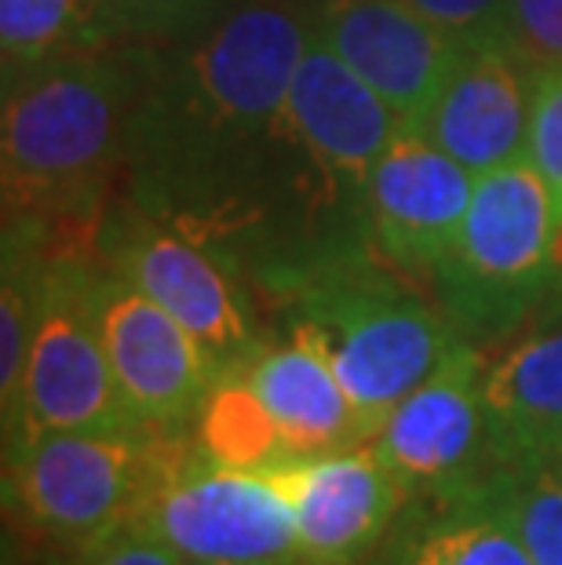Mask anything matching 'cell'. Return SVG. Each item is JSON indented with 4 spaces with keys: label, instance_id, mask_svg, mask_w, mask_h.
Listing matches in <instances>:
<instances>
[{
    "label": "cell",
    "instance_id": "20",
    "mask_svg": "<svg viewBox=\"0 0 562 565\" xmlns=\"http://www.w3.org/2000/svg\"><path fill=\"white\" fill-rule=\"evenodd\" d=\"M194 441L212 463L248 475H263L296 456L245 372H223L212 383L194 419Z\"/></svg>",
    "mask_w": 562,
    "mask_h": 565
},
{
    "label": "cell",
    "instance_id": "6",
    "mask_svg": "<svg viewBox=\"0 0 562 565\" xmlns=\"http://www.w3.org/2000/svg\"><path fill=\"white\" fill-rule=\"evenodd\" d=\"M95 267L99 259L85 252H44L19 419L4 438V456L63 430H142L95 321Z\"/></svg>",
    "mask_w": 562,
    "mask_h": 565
},
{
    "label": "cell",
    "instance_id": "11",
    "mask_svg": "<svg viewBox=\"0 0 562 565\" xmlns=\"http://www.w3.org/2000/svg\"><path fill=\"white\" fill-rule=\"evenodd\" d=\"M307 26L399 114L402 128L424 125L464 58V47L405 0H315Z\"/></svg>",
    "mask_w": 562,
    "mask_h": 565
},
{
    "label": "cell",
    "instance_id": "26",
    "mask_svg": "<svg viewBox=\"0 0 562 565\" xmlns=\"http://www.w3.org/2000/svg\"><path fill=\"white\" fill-rule=\"evenodd\" d=\"M526 55L533 63H562V0H511Z\"/></svg>",
    "mask_w": 562,
    "mask_h": 565
},
{
    "label": "cell",
    "instance_id": "25",
    "mask_svg": "<svg viewBox=\"0 0 562 565\" xmlns=\"http://www.w3.org/2000/svg\"><path fill=\"white\" fill-rule=\"evenodd\" d=\"M74 565H190L187 558H179L172 547H165L161 540H153L147 533H139L136 525L121 529L110 540H103L99 547L74 555Z\"/></svg>",
    "mask_w": 562,
    "mask_h": 565
},
{
    "label": "cell",
    "instance_id": "4",
    "mask_svg": "<svg viewBox=\"0 0 562 565\" xmlns=\"http://www.w3.org/2000/svg\"><path fill=\"white\" fill-rule=\"evenodd\" d=\"M432 288L446 321L478 351L511 340L562 299L555 194L526 153L475 175L460 234L435 267Z\"/></svg>",
    "mask_w": 562,
    "mask_h": 565
},
{
    "label": "cell",
    "instance_id": "14",
    "mask_svg": "<svg viewBox=\"0 0 562 565\" xmlns=\"http://www.w3.org/2000/svg\"><path fill=\"white\" fill-rule=\"evenodd\" d=\"M289 128L326 194L362 204L369 175L402 121L332 47L307 38L289 84Z\"/></svg>",
    "mask_w": 562,
    "mask_h": 565
},
{
    "label": "cell",
    "instance_id": "10",
    "mask_svg": "<svg viewBox=\"0 0 562 565\" xmlns=\"http://www.w3.org/2000/svg\"><path fill=\"white\" fill-rule=\"evenodd\" d=\"M483 372V351L460 340L421 387L394 405L377 435V456L410 497L468 489L494 471Z\"/></svg>",
    "mask_w": 562,
    "mask_h": 565
},
{
    "label": "cell",
    "instance_id": "22",
    "mask_svg": "<svg viewBox=\"0 0 562 565\" xmlns=\"http://www.w3.org/2000/svg\"><path fill=\"white\" fill-rule=\"evenodd\" d=\"M405 4L421 11L464 52H505L530 58L511 0H405Z\"/></svg>",
    "mask_w": 562,
    "mask_h": 565
},
{
    "label": "cell",
    "instance_id": "27",
    "mask_svg": "<svg viewBox=\"0 0 562 565\" xmlns=\"http://www.w3.org/2000/svg\"><path fill=\"white\" fill-rule=\"evenodd\" d=\"M4 565H74V555H63V551H47L22 540L15 529L4 533Z\"/></svg>",
    "mask_w": 562,
    "mask_h": 565
},
{
    "label": "cell",
    "instance_id": "16",
    "mask_svg": "<svg viewBox=\"0 0 562 565\" xmlns=\"http://www.w3.org/2000/svg\"><path fill=\"white\" fill-rule=\"evenodd\" d=\"M530 58L505 52H464L421 131L468 172L486 175L526 153L530 128Z\"/></svg>",
    "mask_w": 562,
    "mask_h": 565
},
{
    "label": "cell",
    "instance_id": "1",
    "mask_svg": "<svg viewBox=\"0 0 562 565\" xmlns=\"http://www.w3.org/2000/svg\"><path fill=\"white\" fill-rule=\"evenodd\" d=\"M310 38L289 0H237L153 47L128 158V201L223 252L256 259L285 186L343 209L289 128V84Z\"/></svg>",
    "mask_w": 562,
    "mask_h": 565
},
{
    "label": "cell",
    "instance_id": "18",
    "mask_svg": "<svg viewBox=\"0 0 562 565\" xmlns=\"http://www.w3.org/2000/svg\"><path fill=\"white\" fill-rule=\"evenodd\" d=\"M365 565H533L483 486L410 497Z\"/></svg>",
    "mask_w": 562,
    "mask_h": 565
},
{
    "label": "cell",
    "instance_id": "2",
    "mask_svg": "<svg viewBox=\"0 0 562 565\" xmlns=\"http://www.w3.org/2000/svg\"><path fill=\"white\" fill-rule=\"evenodd\" d=\"M153 47L121 44L55 58L4 84V220H30L47 252L95 256L106 194L128 172Z\"/></svg>",
    "mask_w": 562,
    "mask_h": 565
},
{
    "label": "cell",
    "instance_id": "13",
    "mask_svg": "<svg viewBox=\"0 0 562 565\" xmlns=\"http://www.w3.org/2000/svg\"><path fill=\"white\" fill-rule=\"evenodd\" d=\"M475 172L421 131L399 128L365 183L362 215L373 248L405 278L432 281L460 234Z\"/></svg>",
    "mask_w": 562,
    "mask_h": 565
},
{
    "label": "cell",
    "instance_id": "15",
    "mask_svg": "<svg viewBox=\"0 0 562 565\" xmlns=\"http://www.w3.org/2000/svg\"><path fill=\"white\" fill-rule=\"evenodd\" d=\"M494 471L562 452V299L511 335L483 372Z\"/></svg>",
    "mask_w": 562,
    "mask_h": 565
},
{
    "label": "cell",
    "instance_id": "7",
    "mask_svg": "<svg viewBox=\"0 0 562 565\" xmlns=\"http://www.w3.org/2000/svg\"><path fill=\"white\" fill-rule=\"evenodd\" d=\"M95 259L169 310L205 347L220 376L245 372L271 343L256 318L253 288L242 281V267L139 204L125 201L121 209L106 212L95 237Z\"/></svg>",
    "mask_w": 562,
    "mask_h": 565
},
{
    "label": "cell",
    "instance_id": "21",
    "mask_svg": "<svg viewBox=\"0 0 562 565\" xmlns=\"http://www.w3.org/2000/svg\"><path fill=\"white\" fill-rule=\"evenodd\" d=\"M478 486L516 529L533 565H562V475L552 460L505 463Z\"/></svg>",
    "mask_w": 562,
    "mask_h": 565
},
{
    "label": "cell",
    "instance_id": "12",
    "mask_svg": "<svg viewBox=\"0 0 562 565\" xmlns=\"http://www.w3.org/2000/svg\"><path fill=\"white\" fill-rule=\"evenodd\" d=\"M263 478L293 503L304 565H365L410 500L373 441L343 452L293 456Z\"/></svg>",
    "mask_w": 562,
    "mask_h": 565
},
{
    "label": "cell",
    "instance_id": "8",
    "mask_svg": "<svg viewBox=\"0 0 562 565\" xmlns=\"http://www.w3.org/2000/svg\"><path fill=\"white\" fill-rule=\"evenodd\" d=\"M190 565H304L293 503L263 475L190 449L131 519Z\"/></svg>",
    "mask_w": 562,
    "mask_h": 565
},
{
    "label": "cell",
    "instance_id": "17",
    "mask_svg": "<svg viewBox=\"0 0 562 565\" xmlns=\"http://www.w3.org/2000/svg\"><path fill=\"white\" fill-rule=\"evenodd\" d=\"M263 405L278 419L285 441L296 456L343 452L373 441V430L343 391L326 354L304 335L285 329L245 369Z\"/></svg>",
    "mask_w": 562,
    "mask_h": 565
},
{
    "label": "cell",
    "instance_id": "24",
    "mask_svg": "<svg viewBox=\"0 0 562 565\" xmlns=\"http://www.w3.org/2000/svg\"><path fill=\"white\" fill-rule=\"evenodd\" d=\"M131 33L142 44H172L212 19L216 0H121Z\"/></svg>",
    "mask_w": 562,
    "mask_h": 565
},
{
    "label": "cell",
    "instance_id": "23",
    "mask_svg": "<svg viewBox=\"0 0 562 565\" xmlns=\"http://www.w3.org/2000/svg\"><path fill=\"white\" fill-rule=\"evenodd\" d=\"M526 158L555 194V226L562 223V63H537L530 77V128Z\"/></svg>",
    "mask_w": 562,
    "mask_h": 565
},
{
    "label": "cell",
    "instance_id": "3",
    "mask_svg": "<svg viewBox=\"0 0 562 565\" xmlns=\"http://www.w3.org/2000/svg\"><path fill=\"white\" fill-rule=\"evenodd\" d=\"M267 296L285 307V329L326 354L373 441L394 405L460 343L442 307L416 292L369 234L310 252Z\"/></svg>",
    "mask_w": 562,
    "mask_h": 565
},
{
    "label": "cell",
    "instance_id": "9",
    "mask_svg": "<svg viewBox=\"0 0 562 565\" xmlns=\"http://www.w3.org/2000/svg\"><path fill=\"white\" fill-rule=\"evenodd\" d=\"M95 321H99L114 376L142 427L161 435H194L216 362L169 310L110 267H95Z\"/></svg>",
    "mask_w": 562,
    "mask_h": 565
},
{
    "label": "cell",
    "instance_id": "5",
    "mask_svg": "<svg viewBox=\"0 0 562 565\" xmlns=\"http://www.w3.org/2000/svg\"><path fill=\"white\" fill-rule=\"evenodd\" d=\"M194 435L161 430H63L4 456L8 529L30 544L85 555L131 525Z\"/></svg>",
    "mask_w": 562,
    "mask_h": 565
},
{
    "label": "cell",
    "instance_id": "28",
    "mask_svg": "<svg viewBox=\"0 0 562 565\" xmlns=\"http://www.w3.org/2000/svg\"><path fill=\"white\" fill-rule=\"evenodd\" d=\"M552 463H555V471H559V475H562V452H559V456H555V460H552Z\"/></svg>",
    "mask_w": 562,
    "mask_h": 565
},
{
    "label": "cell",
    "instance_id": "19",
    "mask_svg": "<svg viewBox=\"0 0 562 565\" xmlns=\"http://www.w3.org/2000/svg\"><path fill=\"white\" fill-rule=\"evenodd\" d=\"M142 44L121 0H0L4 84L55 58Z\"/></svg>",
    "mask_w": 562,
    "mask_h": 565
}]
</instances>
